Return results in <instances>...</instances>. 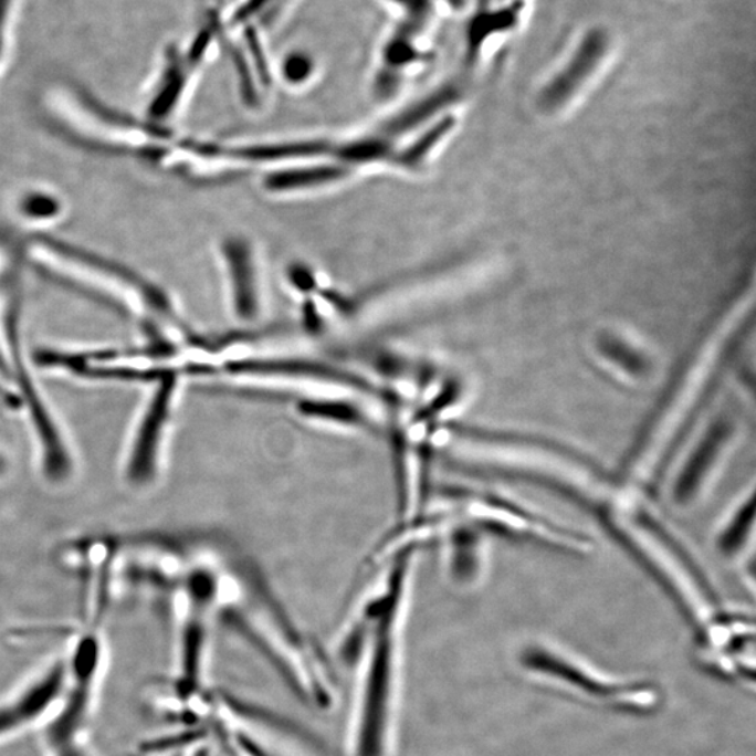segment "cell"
Returning <instances> with one entry per match:
<instances>
[{
  "label": "cell",
  "instance_id": "1",
  "mask_svg": "<svg viewBox=\"0 0 756 756\" xmlns=\"http://www.w3.org/2000/svg\"><path fill=\"white\" fill-rule=\"evenodd\" d=\"M25 254L46 276L120 314L171 318L165 294L113 262L46 238L29 240Z\"/></svg>",
  "mask_w": 756,
  "mask_h": 756
},
{
  "label": "cell",
  "instance_id": "2",
  "mask_svg": "<svg viewBox=\"0 0 756 756\" xmlns=\"http://www.w3.org/2000/svg\"><path fill=\"white\" fill-rule=\"evenodd\" d=\"M50 109L57 123L83 144L114 154L151 156L165 140L155 126L109 112L81 91L57 87L50 94Z\"/></svg>",
  "mask_w": 756,
  "mask_h": 756
},
{
  "label": "cell",
  "instance_id": "3",
  "mask_svg": "<svg viewBox=\"0 0 756 756\" xmlns=\"http://www.w3.org/2000/svg\"><path fill=\"white\" fill-rule=\"evenodd\" d=\"M66 666L56 664L18 696L0 705V738L39 721L65 695Z\"/></svg>",
  "mask_w": 756,
  "mask_h": 756
},
{
  "label": "cell",
  "instance_id": "4",
  "mask_svg": "<svg viewBox=\"0 0 756 756\" xmlns=\"http://www.w3.org/2000/svg\"><path fill=\"white\" fill-rule=\"evenodd\" d=\"M176 378L172 375L165 376L154 402L150 403L141 423L138 439L134 449L133 460L129 465L130 480L144 482L154 474L157 448L161 430L165 428L168 408H170L172 391H175Z\"/></svg>",
  "mask_w": 756,
  "mask_h": 756
},
{
  "label": "cell",
  "instance_id": "5",
  "mask_svg": "<svg viewBox=\"0 0 756 756\" xmlns=\"http://www.w3.org/2000/svg\"><path fill=\"white\" fill-rule=\"evenodd\" d=\"M224 256L233 283L235 312L245 319L254 317L259 312V296L250 249L243 241L230 240L224 246Z\"/></svg>",
  "mask_w": 756,
  "mask_h": 756
},
{
  "label": "cell",
  "instance_id": "6",
  "mask_svg": "<svg viewBox=\"0 0 756 756\" xmlns=\"http://www.w3.org/2000/svg\"><path fill=\"white\" fill-rule=\"evenodd\" d=\"M345 172V167L339 166L287 168L267 176L265 187L271 191H294L339 180Z\"/></svg>",
  "mask_w": 756,
  "mask_h": 756
},
{
  "label": "cell",
  "instance_id": "7",
  "mask_svg": "<svg viewBox=\"0 0 756 756\" xmlns=\"http://www.w3.org/2000/svg\"><path fill=\"white\" fill-rule=\"evenodd\" d=\"M324 146L318 144H292V145H267L250 146L243 149L231 150L228 155L239 157V159L254 161H272L282 159H293V157L322 155Z\"/></svg>",
  "mask_w": 756,
  "mask_h": 756
},
{
  "label": "cell",
  "instance_id": "8",
  "mask_svg": "<svg viewBox=\"0 0 756 756\" xmlns=\"http://www.w3.org/2000/svg\"><path fill=\"white\" fill-rule=\"evenodd\" d=\"M338 155L344 162L364 165V162L385 159V157L390 155V146H388L386 140L366 139L346 145Z\"/></svg>",
  "mask_w": 756,
  "mask_h": 756
},
{
  "label": "cell",
  "instance_id": "9",
  "mask_svg": "<svg viewBox=\"0 0 756 756\" xmlns=\"http://www.w3.org/2000/svg\"><path fill=\"white\" fill-rule=\"evenodd\" d=\"M23 210L28 217L31 218H52L60 210L56 201L49 196H41V193H35V196H30L25 199L23 204Z\"/></svg>",
  "mask_w": 756,
  "mask_h": 756
},
{
  "label": "cell",
  "instance_id": "10",
  "mask_svg": "<svg viewBox=\"0 0 756 756\" xmlns=\"http://www.w3.org/2000/svg\"><path fill=\"white\" fill-rule=\"evenodd\" d=\"M309 73V65L306 60L302 57H294V60H288L285 65V76L288 81L301 82L304 77H307Z\"/></svg>",
  "mask_w": 756,
  "mask_h": 756
},
{
  "label": "cell",
  "instance_id": "11",
  "mask_svg": "<svg viewBox=\"0 0 756 756\" xmlns=\"http://www.w3.org/2000/svg\"><path fill=\"white\" fill-rule=\"evenodd\" d=\"M2 470H3V461H2V459H0V472H2Z\"/></svg>",
  "mask_w": 756,
  "mask_h": 756
}]
</instances>
